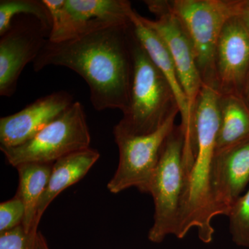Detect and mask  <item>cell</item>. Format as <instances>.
Returning <instances> with one entry per match:
<instances>
[{
  "label": "cell",
  "mask_w": 249,
  "mask_h": 249,
  "mask_svg": "<svg viewBox=\"0 0 249 249\" xmlns=\"http://www.w3.org/2000/svg\"><path fill=\"white\" fill-rule=\"evenodd\" d=\"M240 96H242V98H243L244 101H245V103H247V106L249 107V70L248 72H247L245 82H244Z\"/></svg>",
  "instance_id": "obj_22"
},
{
  "label": "cell",
  "mask_w": 249,
  "mask_h": 249,
  "mask_svg": "<svg viewBox=\"0 0 249 249\" xmlns=\"http://www.w3.org/2000/svg\"><path fill=\"white\" fill-rule=\"evenodd\" d=\"M37 248L38 249H50L43 235L40 232L37 234Z\"/></svg>",
  "instance_id": "obj_24"
},
{
  "label": "cell",
  "mask_w": 249,
  "mask_h": 249,
  "mask_svg": "<svg viewBox=\"0 0 249 249\" xmlns=\"http://www.w3.org/2000/svg\"><path fill=\"white\" fill-rule=\"evenodd\" d=\"M73 96L65 91L37 98L22 110L0 119V147L20 145L34 137L71 106Z\"/></svg>",
  "instance_id": "obj_13"
},
{
  "label": "cell",
  "mask_w": 249,
  "mask_h": 249,
  "mask_svg": "<svg viewBox=\"0 0 249 249\" xmlns=\"http://www.w3.org/2000/svg\"><path fill=\"white\" fill-rule=\"evenodd\" d=\"M37 231H26L22 225L0 233V249H38Z\"/></svg>",
  "instance_id": "obj_20"
},
{
  "label": "cell",
  "mask_w": 249,
  "mask_h": 249,
  "mask_svg": "<svg viewBox=\"0 0 249 249\" xmlns=\"http://www.w3.org/2000/svg\"><path fill=\"white\" fill-rule=\"evenodd\" d=\"M22 14L34 16L52 31V17L43 1L38 0H1L0 36H2L9 29L15 17Z\"/></svg>",
  "instance_id": "obj_18"
},
{
  "label": "cell",
  "mask_w": 249,
  "mask_h": 249,
  "mask_svg": "<svg viewBox=\"0 0 249 249\" xmlns=\"http://www.w3.org/2000/svg\"><path fill=\"white\" fill-rule=\"evenodd\" d=\"M220 93L212 85H203L195 107L196 149L186 177L184 194L175 236L183 239L193 229L205 244L213 239L214 229L211 195V177L219 125L218 101Z\"/></svg>",
  "instance_id": "obj_2"
},
{
  "label": "cell",
  "mask_w": 249,
  "mask_h": 249,
  "mask_svg": "<svg viewBox=\"0 0 249 249\" xmlns=\"http://www.w3.org/2000/svg\"><path fill=\"white\" fill-rule=\"evenodd\" d=\"M131 45L133 73L128 107L116 125L129 133L143 135L160 128L178 108L168 81L137 40L133 29Z\"/></svg>",
  "instance_id": "obj_3"
},
{
  "label": "cell",
  "mask_w": 249,
  "mask_h": 249,
  "mask_svg": "<svg viewBox=\"0 0 249 249\" xmlns=\"http://www.w3.org/2000/svg\"><path fill=\"white\" fill-rule=\"evenodd\" d=\"M90 143L84 107L74 101L29 140L17 146L0 149L7 163L16 168L24 163H54L70 154L89 148Z\"/></svg>",
  "instance_id": "obj_6"
},
{
  "label": "cell",
  "mask_w": 249,
  "mask_h": 249,
  "mask_svg": "<svg viewBox=\"0 0 249 249\" xmlns=\"http://www.w3.org/2000/svg\"><path fill=\"white\" fill-rule=\"evenodd\" d=\"M53 163H24L16 167L19 176L16 196L20 198L25 209L22 226L29 232L34 229L37 208L47 188ZM37 231V230H36Z\"/></svg>",
  "instance_id": "obj_17"
},
{
  "label": "cell",
  "mask_w": 249,
  "mask_h": 249,
  "mask_svg": "<svg viewBox=\"0 0 249 249\" xmlns=\"http://www.w3.org/2000/svg\"><path fill=\"white\" fill-rule=\"evenodd\" d=\"M178 111L174 113L164 124L152 133L137 135L114 126L113 134L119 149L117 169L107 184L113 194L129 188L147 193L152 175L167 139L175 128Z\"/></svg>",
  "instance_id": "obj_7"
},
{
  "label": "cell",
  "mask_w": 249,
  "mask_h": 249,
  "mask_svg": "<svg viewBox=\"0 0 249 249\" xmlns=\"http://www.w3.org/2000/svg\"><path fill=\"white\" fill-rule=\"evenodd\" d=\"M25 209L20 198L15 196L0 204V233L12 230L22 225Z\"/></svg>",
  "instance_id": "obj_21"
},
{
  "label": "cell",
  "mask_w": 249,
  "mask_h": 249,
  "mask_svg": "<svg viewBox=\"0 0 249 249\" xmlns=\"http://www.w3.org/2000/svg\"><path fill=\"white\" fill-rule=\"evenodd\" d=\"M249 182V140L215 152L211 177L214 217L229 215Z\"/></svg>",
  "instance_id": "obj_12"
},
{
  "label": "cell",
  "mask_w": 249,
  "mask_h": 249,
  "mask_svg": "<svg viewBox=\"0 0 249 249\" xmlns=\"http://www.w3.org/2000/svg\"><path fill=\"white\" fill-rule=\"evenodd\" d=\"M216 88L240 95L249 70V31L240 16L229 19L219 36L214 57Z\"/></svg>",
  "instance_id": "obj_11"
},
{
  "label": "cell",
  "mask_w": 249,
  "mask_h": 249,
  "mask_svg": "<svg viewBox=\"0 0 249 249\" xmlns=\"http://www.w3.org/2000/svg\"><path fill=\"white\" fill-rule=\"evenodd\" d=\"M132 24L96 29L63 42L47 40L33 62L37 72L49 66L76 72L89 88L96 111L128 107L133 73Z\"/></svg>",
  "instance_id": "obj_1"
},
{
  "label": "cell",
  "mask_w": 249,
  "mask_h": 249,
  "mask_svg": "<svg viewBox=\"0 0 249 249\" xmlns=\"http://www.w3.org/2000/svg\"><path fill=\"white\" fill-rule=\"evenodd\" d=\"M240 17L242 18V20L245 22L246 27L249 31V0H246L245 6H244Z\"/></svg>",
  "instance_id": "obj_23"
},
{
  "label": "cell",
  "mask_w": 249,
  "mask_h": 249,
  "mask_svg": "<svg viewBox=\"0 0 249 249\" xmlns=\"http://www.w3.org/2000/svg\"><path fill=\"white\" fill-rule=\"evenodd\" d=\"M183 149L182 131L175 126L165 142L147 191L155 204L153 225L147 235L153 243H160L176 232L186 182Z\"/></svg>",
  "instance_id": "obj_5"
},
{
  "label": "cell",
  "mask_w": 249,
  "mask_h": 249,
  "mask_svg": "<svg viewBox=\"0 0 249 249\" xmlns=\"http://www.w3.org/2000/svg\"><path fill=\"white\" fill-rule=\"evenodd\" d=\"M134 35L152 62L160 70L168 81L181 114L180 124L184 138L183 162L187 170L191 169L196 157V129L195 116L190 108L189 103L178 78L171 57L160 36L142 20V16L134 11L132 18Z\"/></svg>",
  "instance_id": "obj_10"
},
{
  "label": "cell",
  "mask_w": 249,
  "mask_h": 249,
  "mask_svg": "<svg viewBox=\"0 0 249 249\" xmlns=\"http://www.w3.org/2000/svg\"><path fill=\"white\" fill-rule=\"evenodd\" d=\"M246 0H174L170 9L186 29L205 84L216 88L214 57L223 28L242 14ZM217 89V88H216Z\"/></svg>",
  "instance_id": "obj_4"
},
{
  "label": "cell",
  "mask_w": 249,
  "mask_h": 249,
  "mask_svg": "<svg viewBox=\"0 0 249 249\" xmlns=\"http://www.w3.org/2000/svg\"><path fill=\"white\" fill-rule=\"evenodd\" d=\"M99 158L98 150L89 147L54 162L47 188L37 206L34 229L37 230L41 219L51 203L62 191L84 178Z\"/></svg>",
  "instance_id": "obj_14"
},
{
  "label": "cell",
  "mask_w": 249,
  "mask_h": 249,
  "mask_svg": "<svg viewBox=\"0 0 249 249\" xmlns=\"http://www.w3.org/2000/svg\"><path fill=\"white\" fill-rule=\"evenodd\" d=\"M144 2L155 15L156 19L152 20L142 16V20L155 31L164 43L195 116L196 99L204 82L198 69L191 39L182 23L170 9L168 1L148 0Z\"/></svg>",
  "instance_id": "obj_8"
},
{
  "label": "cell",
  "mask_w": 249,
  "mask_h": 249,
  "mask_svg": "<svg viewBox=\"0 0 249 249\" xmlns=\"http://www.w3.org/2000/svg\"><path fill=\"white\" fill-rule=\"evenodd\" d=\"M228 217L232 242L249 249V189L237 199Z\"/></svg>",
  "instance_id": "obj_19"
},
{
  "label": "cell",
  "mask_w": 249,
  "mask_h": 249,
  "mask_svg": "<svg viewBox=\"0 0 249 249\" xmlns=\"http://www.w3.org/2000/svg\"><path fill=\"white\" fill-rule=\"evenodd\" d=\"M65 8L83 34L110 26L131 25L134 12L126 0H65Z\"/></svg>",
  "instance_id": "obj_15"
},
{
  "label": "cell",
  "mask_w": 249,
  "mask_h": 249,
  "mask_svg": "<svg viewBox=\"0 0 249 249\" xmlns=\"http://www.w3.org/2000/svg\"><path fill=\"white\" fill-rule=\"evenodd\" d=\"M219 125L216 152L249 140V107L236 93L219 95Z\"/></svg>",
  "instance_id": "obj_16"
},
{
  "label": "cell",
  "mask_w": 249,
  "mask_h": 249,
  "mask_svg": "<svg viewBox=\"0 0 249 249\" xmlns=\"http://www.w3.org/2000/svg\"><path fill=\"white\" fill-rule=\"evenodd\" d=\"M51 31L30 15L15 17L0 39V95L11 97L24 67L34 62L50 36Z\"/></svg>",
  "instance_id": "obj_9"
}]
</instances>
